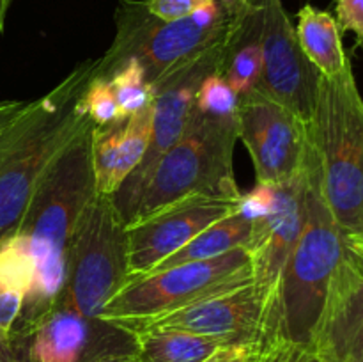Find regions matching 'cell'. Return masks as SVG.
I'll return each instance as SVG.
<instances>
[{"label":"cell","mask_w":363,"mask_h":362,"mask_svg":"<svg viewBox=\"0 0 363 362\" xmlns=\"http://www.w3.org/2000/svg\"><path fill=\"white\" fill-rule=\"evenodd\" d=\"M92 128L87 123L59 153L32 194L14 233L23 236L35 261V279L25 295L18 329L32 332L50 312L64 284L66 254L78 222L96 197Z\"/></svg>","instance_id":"obj_1"},{"label":"cell","mask_w":363,"mask_h":362,"mask_svg":"<svg viewBox=\"0 0 363 362\" xmlns=\"http://www.w3.org/2000/svg\"><path fill=\"white\" fill-rule=\"evenodd\" d=\"M98 59L78 64L57 87L28 102L0 133V241L20 226L32 194L59 153L91 121L80 98Z\"/></svg>","instance_id":"obj_2"},{"label":"cell","mask_w":363,"mask_h":362,"mask_svg":"<svg viewBox=\"0 0 363 362\" xmlns=\"http://www.w3.org/2000/svg\"><path fill=\"white\" fill-rule=\"evenodd\" d=\"M305 172L307 215L266 312L262 343L282 339L311 346L325 309L332 277L346 254V234L333 219L323 194L319 162L311 133L305 155Z\"/></svg>","instance_id":"obj_3"},{"label":"cell","mask_w":363,"mask_h":362,"mask_svg":"<svg viewBox=\"0 0 363 362\" xmlns=\"http://www.w3.org/2000/svg\"><path fill=\"white\" fill-rule=\"evenodd\" d=\"M248 0H213L177 20H160L144 0H121L116 11V38L98 59L94 77L108 80L121 64L133 59L145 80L155 84L176 67L223 45Z\"/></svg>","instance_id":"obj_4"},{"label":"cell","mask_w":363,"mask_h":362,"mask_svg":"<svg viewBox=\"0 0 363 362\" xmlns=\"http://www.w3.org/2000/svg\"><path fill=\"white\" fill-rule=\"evenodd\" d=\"M326 202L344 234L363 231V98L350 66L319 78L308 123Z\"/></svg>","instance_id":"obj_5"},{"label":"cell","mask_w":363,"mask_h":362,"mask_svg":"<svg viewBox=\"0 0 363 362\" xmlns=\"http://www.w3.org/2000/svg\"><path fill=\"white\" fill-rule=\"evenodd\" d=\"M236 142V116H209L194 106L183 133L156 162L130 222L188 197H241L234 176Z\"/></svg>","instance_id":"obj_6"},{"label":"cell","mask_w":363,"mask_h":362,"mask_svg":"<svg viewBox=\"0 0 363 362\" xmlns=\"http://www.w3.org/2000/svg\"><path fill=\"white\" fill-rule=\"evenodd\" d=\"M128 268L126 222L113 197L96 194L67 248L64 284L53 305L98 319L126 283Z\"/></svg>","instance_id":"obj_7"},{"label":"cell","mask_w":363,"mask_h":362,"mask_svg":"<svg viewBox=\"0 0 363 362\" xmlns=\"http://www.w3.org/2000/svg\"><path fill=\"white\" fill-rule=\"evenodd\" d=\"M252 280L254 266L250 252L248 248H236L206 261L183 263L126 279L99 318L131 332L149 319Z\"/></svg>","instance_id":"obj_8"},{"label":"cell","mask_w":363,"mask_h":362,"mask_svg":"<svg viewBox=\"0 0 363 362\" xmlns=\"http://www.w3.org/2000/svg\"><path fill=\"white\" fill-rule=\"evenodd\" d=\"M223 45L211 48L209 52L199 55L197 59L176 67L152 84V89H155L152 130L147 153L113 195V202L126 224L133 219L138 199L147 185L156 162L183 133L201 84L208 75L218 71Z\"/></svg>","instance_id":"obj_9"},{"label":"cell","mask_w":363,"mask_h":362,"mask_svg":"<svg viewBox=\"0 0 363 362\" xmlns=\"http://www.w3.org/2000/svg\"><path fill=\"white\" fill-rule=\"evenodd\" d=\"M238 138L245 144L259 185H280L301 170L308 124L275 99L252 89L240 96Z\"/></svg>","instance_id":"obj_10"},{"label":"cell","mask_w":363,"mask_h":362,"mask_svg":"<svg viewBox=\"0 0 363 362\" xmlns=\"http://www.w3.org/2000/svg\"><path fill=\"white\" fill-rule=\"evenodd\" d=\"M268 295L254 280L234 290L195 300L131 330H183L218 341L223 346H259L264 339Z\"/></svg>","instance_id":"obj_11"},{"label":"cell","mask_w":363,"mask_h":362,"mask_svg":"<svg viewBox=\"0 0 363 362\" xmlns=\"http://www.w3.org/2000/svg\"><path fill=\"white\" fill-rule=\"evenodd\" d=\"M262 70L255 91L275 99L311 123L318 103L321 73L307 59L282 0H262Z\"/></svg>","instance_id":"obj_12"},{"label":"cell","mask_w":363,"mask_h":362,"mask_svg":"<svg viewBox=\"0 0 363 362\" xmlns=\"http://www.w3.org/2000/svg\"><path fill=\"white\" fill-rule=\"evenodd\" d=\"M240 199L208 195L188 197L126 224L130 263L126 279L147 273L206 227L236 212Z\"/></svg>","instance_id":"obj_13"},{"label":"cell","mask_w":363,"mask_h":362,"mask_svg":"<svg viewBox=\"0 0 363 362\" xmlns=\"http://www.w3.org/2000/svg\"><path fill=\"white\" fill-rule=\"evenodd\" d=\"M135 336L126 329L101 318H84L57 305L32 329L34 362H94L110 355L135 353Z\"/></svg>","instance_id":"obj_14"},{"label":"cell","mask_w":363,"mask_h":362,"mask_svg":"<svg viewBox=\"0 0 363 362\" xmlns=\"http://www.w3.org/2000/svg\"><path fill=\"white\" fill-rule=\"evenodd\" d=\"M307 155V153H305ZM273 187V201L266 216L255 220L248 252L254 266V283L268 295V309L275 295L280 273L303 229L307 215V172H300Z\"/></svg>","instance_id":"obj_15"},{"label":"cell","mask_w":363,"mask_h":362,"mask_svg":"<svg viewBox=\"0 0 363 362\" xmlns=\"http://www.w3.org/2000/svg\"><path fill=\"white\" fill-rule=\"evenodd\" d=\"M311 348L323 362H363V275L347 247L330 283Z\"/></svg>","instance_id":"obj_16"},{"label":"cell","mask_w":363,"mask_h":362,"mask_svg":"<svg viewBox=\"0 0 363 362\" xmlns=\"http://www.w3.org/2000/svg\"><path fill=\"white\" fill-rule=\"evenodd\" d=\"M262 34L264 6L262 0H248L243 14L234 25L222 50L218 73L238 96L255 89L262 70Z\"/></svg>","instance_id":"obj_17"},{"label":"cell","mask_w":363,"mask_h":362,"mask_svg":"<svg viewBox=\"0 0 363 362\" xmlns=\"http://www.w3.org/2000/svg\"><path fill=\"white\" fill-rule=\"evenodd\" d=\"M296 35L307 59L323 77H337L350 66L335 16L305 4L298 13Z\"/></svg>","instance_id":"obj_18"},{"label":"cell","mask_w":363,"mask_h":362,"mask_svg":"<svg viewBox=\"0 0 363 362\" xmlns=\"http://www.w3.org/2000/svg\"><path fill=\"white\" fill-rule=\"evenodd\" d=\"M254 229L255 220L248 219L240 209H236L234 213L223 216L218 222L211 224L204 231H201L197 236L191 238L186 245H183L172 256L160 261L147 273L160 272V270L170 268V266L183 265V263L206 261V259L218 258V256L233 252L236 248H248L252 236H254Z\"/></svg>","instance_id":"obj_19"},{"label":"cell","mask_w":363,"mask_h":362,"mask_svg":"<svg viewBox=\"0 0 363 362\" xmlns=\"http://www.w3.org/2000/svg\"><path fill=\"white\" fill-rule=\"evenodd\" d=\"M133 336L138 362H204L223 346L183 330H140Z\"/></svg>","instance_id":"obj_20"},{"label":"cell","mask_w":363,"mask_h":362,"mask_svg":"<svg viewBox=\"0 0 363 362\" xmlns=\"http://www.w3.org/2000/svg\"><path fill=\"white\" fill-rule=\"evenodd\" d=\"M151 130L152 103L124 121L119 135V148H117L116 172H113V185H116L117 190L128 180V176L137 169V165L147 153Z\"/></svg>","instance_id":"obj_21"},{"label":"cell","mask_w":363,"mask_h":362,"mask_svg":"<svg viewBox=\"0 0 363 362\" xmlns=\"http://www.w3.org/2000/svg\"><path fill=\"white\" fill-rule=\"evenodd\" d=\"M35 279V261L27 240L18 233L0 241V287L27 295Z\"/></svg>","instance_id":"obj_22"},{"label":"cell","mask_w":363,"mask_h":362,"mask_svg":"<svg viewBox=\"0 0 363 362\" xmlns=\"http://www.w3.org/2000/svg\"><path fill=\"white\" fill-rule=\"evenodd\" d=\"M108 82L121 114L126 119L137 114L138 110L151 105L155 99V89L145 80V73L140 64L133 59L121 64L119 70L108 78Z\"/></svg>","instance_id":"obj_23"},{"label":"cell","mask_w":363,"mask_h":362,"mask_svg":"<svg viewBox=\"0 0 363 362\" xmlns=\"http://www.w3.org/2000/svg\"><path fill=\"white\" fill-rule=\"evenodd\" d=\"M80 110L94 126H106V124L126 121V117L121 114L110 82L105 78L92 77L80 98Z\"/></svg>","instance_id":"obj_24"},{"label":"cell","mask_w":363,"mask_h":362,"mask_svg":"<svg viewBox=\"0 0 363 362\" xmlns=\"http://www.w3.org/2000/svg\"><path fill=\"white\" fill-rule=\"evenodd\" d=\"M238 105H240V96L230 89L218 71L204 78L194 102V106L199 112L218 117L236 116Z\"/></svg>","instance_id":"obj_25"},{"label":"cell","mask_w":363,"mask_h":362,"mask_svg":"<svg viewBox=\"0 0 363 362\" xmlns=\"http://www.w3.org/2000/svg\"><path fill=\"white\" fill-rule=\"evenodd\" d=\"M250 362H323L311 346L273 339L254 348Z\"/></svg>","instance_id":"obj_26"},{"label":"cell","mask_w":363,"mask_h":362,"mask_svg":"<svg viewBox=\"0 0 363 362\" xmlns=\"http://www.w3.org/2000/svg\"><path fill=\"white\" fill-rule=\"evenodd\" d=\"M32 332L14 327L13 332L0 336V362H34L30 353Z\"/></svg>","instance_id":"obj_27"},{"label":"cell","mask_w":363,"mask_h":362,"mask_svg":"<svg viewBox=\"0 0 363 362\" xmlns=\"http://www.w3.org/2000/svg\"><path fill=\"white\" fill-rule=\"evenodd\" d=\"M213 0H144L145 7L160 20H177L208 6Z\"/></svg>","instance_id":"obj_28"},{"label":"cell","mask_w":363,"mask_h":362,"mask_svg":"<svg viewBox=\"0 0 363 362\" xmlns=\"http://www.w3.org/2000/svg\"><path fill=\"white\" fill-rule=\"evenodd\" d=\"M335 11L340 32H354L358 41H363V0H335Z\"/></svg>","instance_id":"obj_29"},{"label":"cell","mask_w":363,"mask_h":362,"mask_svg":"<svg viewBox=\"0 0 363 362\" xmlns=\"http://www.w3.org/2000/svg\"><path fill=\"white\" fill-rule=\"evenodd\" d=\"M23 295L0 287V336L13 332L23 307Z\"/></svg>","instance_id":"obj_30"},{"label":"cell","mask_w":363,"mask_h":362,"mask_svg":"<svg viewBox=\"0 0 363 362\" xmlns=\"http://www.w3.org/2000/svg\"><path fill=\"white\" fill-rule=\"evenodd\" d=\"M252 353V346H222L204 362H250Z\"/></svg>","instance_id":"obj_31"},{"label":"cell","mask_w":363,"mask_h":362,"mask_svg":"<svg viewBox=\"0 0 363 362\" xmlns=\"http://www.w3.org/2000/svg\"><path fill=\"white\" fill-rule=\"evenodd\" d=\"M28 102H18V99H4L0 102V133L23 112Z\"/></svg>","instance_id":"obj_32"},{"label":"cell","mask_w":363,"mask_h":362,"mask_svg":"<svg viewBox=\"0 0 363 362\" xmlns=\"http://www.w3.org/2000/svg\"><path fill=\"white\" fill-rule=\"evenodd\" d=\"M94 362H138V358L135 353H124V355H110V357L98 358V361Z\"/></svg>","instance_id":"obj_33"},{"label":"cell","mask_w":363,"mask_h":362,"mask_svg":"<svg viewBox=\"0 0 363 362\" xmlns=\"http://www.w3.org/2000/svg\"><path fill=\"white\" fill-rule=\"evenodd\" d=\"M11 2H13V0H0V34H2L4 28H6V18L7 13H9Z\"/></svg>","instance_id":"obj_34"},{"label":"cell","mask_w":363,"mask_h":362,"mask_svg":"<svg viewBox=\"0 0 363 362\" xmlns=\"http://www.w3.org/2000/svg\"><path fill=\"white\" fill-rule=\"evenodd\" d=\"M346 241L363 247V231H362V233H357V234H346Z\"/></svg>","instance_id":"obj_35"},{"label":"cell","mask_w":363,"mask_h":362,"mask_svg":"<svg viewBox=\"0 0 363 362\" xmlns=\"http://www.w3.org/2000/svg\"><path fill=\"white\" fill-rule=\"evenodd\" d=\"M346 247L350 248L351 252H353L357 258H360L363 261V247H360V245H354V243H350V241H346Z\"/></svg>","instance_id":"obj_36"},{"label":"cell","mask_w":363,"mask_h":362,"mask_svg":"<svg viewBox=\"0 0 363 362\" xmlns=\"http://www.w3.org/2000/svg\"><path fill=\"white\" fill-rule=\"evenodd\" d=\"M347 251H350V248H347ZM350 252H351V251H350ZM351 254H353V252H351ZM353 258H354V259H357L358 266H360V272H362V275H363V261H362V259H360V258H357V256H354V254H353Z\"/></svg>","instance_id":"obj_37"}]
</instances>
